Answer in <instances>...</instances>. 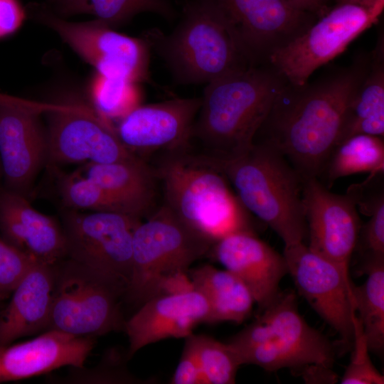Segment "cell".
Returning a JSON list of instances; mask_svg holds the SVG:
<instances>
[{
	"instance_id": "8d00e7d4",
	"label": "cell",
	"mask_w": 384,
	"mask_h": 384,
	"mask_svg": "<svg viewBox=\"0 0 384 384\" xmlns=\"http://www.w3.org/2000/svg\"><path fill=\"white\" fill-rule=\"evenodd\" d=\"M27 16L18 0H0V39L19 30Z\"/></svg>"
},
{
	"instance_id": "52a82bcc",
	"label": "cell",
	"mask_w": 384,
	"mask_h": 384,
	"mask_svg": "<svg viewBox=\"0 0 384 384\" xmlns=\"http://www.w3.org/2000/svg\"><path fill=\"white\" fill-rule=\"evenodd\" d=\"M213 245L164 205L134 230L132 276L124 299L141 306L159 295L168 277L188 272Z\"/></svg>"
},
{
	"instance_id": "ab89813d",
	"label": "cell",
	"mask_w": 384,
	"mask_h": 384,
	"mask_svg": "<svg viewBox=\"0 0 384 384\" xmlns=\"http://www.w3.org/2000/svg\"><path fill=\"white\" fill-rule=\"evenodd\" d=\"M335 1H336V4H338V3H340L346 0H335Z\"/></svg>"
},
{
	"instance_id": "30bf717a",
	"label": "cell",
	"mask_w": 384,
	"mask_h": 384,
	"mask_svg": "<svg viewBox=\"0 0 384 384\" xmlns=\"http://www.w3.org/2000/svg\"><path fill=\"white\" fill-rule=\"evenodd\" d=\"M27 15L58 34L96 73L141 84L149 80L150 46L144 38L129 36L95 19L70 22L45 3H32Z\"/></svg>"
},
{
	"instance_id": "7402d4cb",
	"label": "cell",
	"mask_w": 384,
	"mask_h": 384,
	"mask_svg": "<svg viewBox=\"0 0 384 384\" xmlns=\"http://www.w3.org/2000/svg\"><path fill=\"white\" fill-rule=\"evenodd\" d=\"M55 265L35 262L0 311V346L47 330L51 314Z\"/></svg>"
},
{
	"instance_id": "ffe728a7",
	"label": "cell",
	"mask_w": 384,
	"mask_h": 384,
	"mask_svg": "<svg viewBox=\"0 0 384 384\" xmlns=\"http://www.w3.org/2000/svg\"><path fill=\"white\" fill-rule=\"evenodd\" d=\"M95 337L47 330L24 342L0 346V383L49 373L63 366L82 367Z\"/></svg>"
},
{
	"instance_id": "7a4b0ae2",
	"label": "cell",
	"mask_w": 384,
	"mask_h": 384,
	"mask_svg": "<svg viewBox=\"0 0 384 384\" xmlns=\"http://www.w3.org/2000/svg\"><path fill=\"white\" fill-rule=\"evenodd\" d=\"M287 80L270 63L252 65L208 84L193 137L211 156L230 158L252 145L255 137Z\"/></svg>"
},
{
	"instance_id": "7c38bea8",
	"label": "cell",
	"mask_w": 384,
	"mask_h": 384,
	"mask_svg": "<svg viewBox=\"0 0 384 384\" xmlns=\"http://www.w3.org/2000/svg\"><path fill=\"white\" fill-rule=\"evenodd\" d=\"M47 161L56 164H110L131 158L114 127L92 107L75 99L46 105Z\"/></svg>"
},
{
	"instance_id": "9c48e42d",
	"label": "cell",
	"mask_w": 384,
	"mask_h": 384,
	"mask_svg": "<svg viewBox=\"0 0 384 384\" xmlns=\"http://www.w3.org/2000/svg\"><path fill=\"white\" fill-rule=\"evenodd\" d=\"M384 0H346L319 17L304 33L272 53L268 60L287 82L303 85L319 67L341 54L375 23Z\"/></svg>"
},
{
	"instance_id": "484cf974",
	"label": "cell",
	"mask_w": 384,
	"mask_h": 384,
	"mask_svg": "<svg viewBox=\"0 0 384 384\" xmlns=\"http://www.w3.org/2000/svg\"><path fill=\"white\" fill-rule=\"evenodd\" d=\"M45 4L63 18L89 14L114 29L144 12L156 14L168 21L176 16L169 0H48Z\"/></svg>"
},
{
	"instance_id": "1f68e13d",
	"label": "cell",
	"mask_w": 384,
	"mask_h": 384,
	"mask_svg": "<svg viewBox=\"0 0 384 384\" xmlns=\"http://www.w3.org/2000/svg\"><path fill=\"white\" fill-rule=\"evenodd\" d=\"M129 358L127 351L123 353L118 348L107 349L100 362L92 368L70 367L65 376L55 381L75 384H129L141 383L128 370L126 362Z\"/></svg>"
},
{
	"instance_id": "cb8c5ba5",
	"label": "cell",
	"mask_w": 384,
	"mask_h": 384,
	"mask_svg": "<svg viewBox=\"0 0 384 384\" xmlns=\"http://www.w3.org/2000/svg\"><path fill=\"white\" fill-rule=\"evenodd\" d=\"M359 134L384 136L383 32H380L364 76L350 100L337 144Z\"/></svg>"
},
{
	"instance_id": "e575fe53",
	"label": "cell",
	"mask_w": 384,
	"mask_h": 384,
	"mask_svg": "<svg viewBox=\"0 0 384 384\" xmlns=\"http://www.w3.org/2000/svg\"><path fill=\"white\" fill-rule=\"evenodd\" d=\"M357 245L363 262L384 260V205L375 209L368 221L361 225Z\"/></svg>"
},
{
	"instance_id": "5bb4252c",
	"label": "cell",
	"mask_w": 384,
	"mask_h": 384,
	"mask_svg": "<svg viewBox=\"0 0 384 384\" xmlns=\"http://www.w3.org/2000/svg\"><path fill=\"white\" fill-rule=\"evenodd\" d=\"M288 273L299 294L352 346L356 316L348 271L312 252L303 242L284 246Z\"/></svg>"
},
{
	"instance_id": "6da1fadb",
	"label": "cell",
	"mask_w": 384,
	"mask_h": 384,
	"mask_svg": "<svg viewBox=\"0 0 384 384\" xmlns=\"http://www.w3.org/2000/svg\"><path fill=\"white\" fill-rule=\"evenodd\" d=\"M369 54L329 70L311 82H287L253 143L282 154L303 178L319 177L337 144L347 107L364 76Z\"/></svg>"
},
{
	"instance_id": "4316f807",
	"label": "cell",
	"mask_w": 384,
	"mask_h": 384,
	"mask_svg": "<svg viewBox=\"0 0 384 384\" xmlns=\"http://www.w3.org/2000/svg\"><path fill=\"white\" fill-rule=\"evenodd\" d=\"M384 172L383 137L355 134L338 144L318 179L329 189L339 178L358 173Z\"/></svg>"
},
{
	"instance_id": "603a6c76",
	"label": "cell",
	"mask_w": 384,
	"mask_h": 384,
	"mask_svg": "<svg viewBox=\"0 0 384 384\" xmlns=\"http://www.w3.org/2000/svg\"><path fill=\"white\" fill-rule=\"evenodd\" d=\"M80 174L99 184L124 210L141 218L155 198V171L138 156L110 164H86Z\"/></svg>"
},
{
	"instance_id": "8992f818",
	"label": "cell",
	"mask_w": 384,
	"mask_h": 384,
	"mask_svg": "<svg viewBox=\"0 0 384 384\" xmlns=\"http://www.w3.org/2000/svg\"><path fill=\"white\" fill-rule=\"evenodd\" d=\"M260 312L228 341L242 365H255L267 371L311 365L332 367L335 348L301 316L294 292H279Z\"/></svg>"
},
{
	"instance_id": "f1b7e54d",
	"label": "cell",
	"mask_w": 384,
	"mask_h": 384,
	"mask_svg": "<svg viewBox=\"0 0 384 384\" xmlns=\"http://www.w3.org/2000/svg\"><path fill=\"white\" fill-rule=\"evenodd\" d=\"M139 85L95 72L88 86L92 107L111 124L112 120H119L142 104L143 93Z\"/></svg>"
},
{
	"instance_id": "60d3db41",
	"label": "cell",
	"mask_w": 384,
	"mask_h": 384,
	"mask_svg": "<svg viewBox=\"0 0 384 384\" xmlns=\"http://www.w3.org/2000/svg\"><path fill=\"white\" fill-rule=\"evenodd\" d=\"M1 163H0V175H1Z\"/></svg>"
},
{
	"instance_id": "9a60e30c",
	"label": "cell",
	"mask_w": 384,
	"mask_h": 384,
	"mask_svg": "<svg viewBox=\"0 0 384 384\" xmlns=\"http://www.w3.org/2000/svg\"><path fill=\"white\" fill-rule=\"evenodd\" d=\"M34 105L0 94V163L8 189L24 196L47 161V136Z\"/></svg>"
},
{
	"instance_id": "277c9868",
	"label": "cell",
	"mask_w": 384,
	"mask_h": 384,
	"mask_svg": "<svg viewBox=\"0 0 384 384\" xmlns=\"http://www.w3.org/2000/svg\"><path fill=\"white\" fill-rule=\"evenodd\" d=\"M206 157L225 175L244 208L270 226L284 246L303 242L307 232L303 178L282 154L254 143L233 157Z\"/></svg>"
},
{
	"instance_id": "d590c367",
	"label": "cell",
	"mask_w": 384,
	"mask_h": 384,
	"mask_svg": "<svg viewBox=\"0 0 384 384\" xmlns=\"http://www.w3.org/2000/svg\"><path fill=\"white\" fill-rule=\"evenodd\" d=\"M178 363L170 380L171 384H203L194 334L185 338Z\"/></svg>"
},
{
	"instance_id": "836d02e7",
	"label": "cell",
	"mask_w": 384,
	"mask_h": 384,
	"mask_svg": "<svg viewBox=\"0 0 384 384\" xmlns=\"http://www.w3.org/2000/svg\"><path fill=\"white\" fill-rule=\"evenodd\" d=\"M36 262L0 235V301L10 298L21 279Z\"/></svg>"
},
{
	"instance_id": "4fadbf2b",
	"label": "cell",
	"mask_w": 384,
	"mask_h": 384,
	"mask_svg": "<svg viewBox=\"0 0 384 384\" xmlns=\"http://www.w3.org/2000/svg\"><path fill=\"white\" fill-rule=\"evenodd\" d=\"M252 65L304 33L317 18L286 0H213Z\"/></svg>"
},
{
	"instance_id": "ac0fdd59",
	"label": "cell",
	"mask_w": 384,
	"mask_h": 384,
	"mask_svg": "<svg viewBox=\"0 0 384 384\" xmlns=\"http://www.w3.org/2000/svg\"><path fill=\"white\" fill-rule=\"evenodd\" d=\"M209 311L206 299L196 289L149 299L125 321L123 331L129 341L128 358L161 340L185 338L199 324H206Z\"/></svg>"
},
{
	"instance_id": "ba28073f",
	"label": "cell",
	"mask_w": 384,
	"mask_h": 384,
	"mask_svg": "<svg viewBox=\"0 0 384 384\" xmlns=\"http://www.w3.org/2000/svg\"><path fill=\"white\" fill-rule=\"evenodd\" d=\"M125 293L124 287L102 273L66 257L55 264L47 330L95 338L123 331L121 302Z\"/></svg>"
},
{
	"instance_id": "74e56055",
	"label": "cell",
	"mask_w": 384,
	"mask_h": 384,
	"mask_svg": "<svg viewBox=\"0 0 384 384\" xmlns=\"http://www.w3.org/2000/svg\"><path fill=\"white\" fill-rule=\"evenodd\" d=\"M296 8L321 17L325 14L331 7L329 6V0H286Z\"/></svg>"
},
{
	"instance_id": "f35d334b",
	"label": "cell",
	"mask_w": 384,
	"mask_h": 384,
	"mask_svg": "<svg viewBox=\"0 0 384 384\" xmlns=\"http://www.w3.org/2000/svg\"><path fill=\"white\" fill-rule=\"evenodd\" d=\"M5 305H6V303L4 302L0 301V311H1V309L4 308Z\"/></svg>"
},
{
	"instance_id": "3957f363",
	"label": "cell",
	"mask_w": 384,
	"mask_h": 384,
	"mask_svg": "<svg viewBox=\"0 0 384 384\" xmlns=\"http://www.w3.org/2000/svg\"><path fill=\"white\" fill-rule=\"evenodd\" d=\"M180 85L208 84L252 66L213 0H188L175 28L143 36Z\"/></svg>"
},
{
	"instance_id": "d6a6232c",
	"label": "cell",
	"mask_w": 384,
	"mask_h": 384,
	"mask_svg": "<svg viewBox=\"0 0 384 384\" xmlns=\"http://www.w3.org/2000/svg\"><path fill=\"white\" fill-rule=\"evenodd\" d=\"M353 351L341 384H383L384 376L370 360V349L357 315L354 319Z\"/></svg>"
},
{
	"instance_id": "f546056e",
	"label": "cell",
	"mask_w": 384,
	"mask_h": 384,
	"mask_svg": "<svg viewBox=\"0 0 384 384\" xmlns=\"http://www.w3.org/2000/svg\"><path fill=\"white\" fill-rule=\"evenodd\" d=\"M203 384H233L242 365L233 347L206 335L194 334Z\"/></svg>"
},
{
	"instance_id": "5b68a950",
	"label": "cell",
	"mask_w": 384,
	"mask_h": 384,
	"mask_svg": "<svg viewBox=\"0 0 384 384\" xmlns=\"http://www.w3.org/2000/svg\"><path fill=\"white\" fill-rule=\"evenodd\" d=\"M170 152L155 171L162 183L166 207L213 244L236 232L253 231L250 213L232 192L225 175L206 156Z\"/></svg>"
},
{
	"instance_id": "d6986e66",
	"label": "cell",
	"mask_w": 384,
	"mask_h": 384,
	"mask_svg": "<svg viewBox=\"0 0 384 384\" xmlns=\"http://www.w3.org/2000/svg\"><path fill=\"white\" fill-rule=\"evenodd\" d=\"M210 251L215 260L245 284L260 311L279 293V283L288 273L284 257L253 231L230 234Z\"/></svg>"
},
{
	"instance_id": "4dcf8cb0",
	"label": "cell",
	"mask_w": 384,
	"mask_h": 384,
	"mask_svg": "<svg viewBox=\"0 0 384 384\" xmlns=\"http://www.w3.org/2000/svg\"><path fill=\"white\" fill-rule=\"evenodd\" d=\"M58 191L67 209L127 214L99 184L80 172L62 175Z\"/></svg>"
},
{
	"instance_id": "44dd1931",
	"label": "cell",
	"mask_w": 384,
	"mask_h": 384,
	"mask_svg": "<svg viewBox=\"0 0 384 384\" xmlns=\"http://www.w3.org/2000/svg\"><path fill=\"white\" fill-rule=\"evenodd\" d=\"M0 231L9 243L38 262L55 265L67 257L62 225L34 208L26 196L0 192Z\"/></svg>"
},
{
	"instance_id": "d4e9b609",
	"label": "cell",
	"mask_w": 384,
	"mask_h": 384,
	"mask_svg": "<svg viewBox=\"0 0 384 384\" xmlns=\"http://www.w3.org/2000/svg\"><path fill=\"white\" fill-rule=\"evenodd\" d=\"M188 274L194 289L208 303L210 311L206 324L223 321L241 324L250 316L254 299L247 287L235 274L209 264L189 269Z\"/></svg>"
},
{
	"instance_id": "8fae6325",
	"label": "cell",
	"mask_w": 384,
	"mask_h": 384,
	"mask_svg": "<svg viewBox=\"0 0 384 384\" xmlns=\"http://www.w3.org/2000/svg\"><path fill=\"white\" fill-rule=\"evenodd\" d=\"M141 221L118 212L66 209L60 223L66 257L102 273L127 292L132 270L133 234Z\"/></svg>"
},
{
	"instance_id": "83f0119b",
	"label": "cell",
	"mask_w": 384,
	"mask_h": 384,
	"mask_svg": "<svg viewBox=\"0 0 384 384\" xmlns=\"http://www.w3.org/2000/svg\"><path fill=\"white\" fill-rule=\"evenodd\" d=\"M366 282L352 292L356 315L361 321L370 351L378 355L384 348V260L362 262Z\"/></svg>"
},
{
	"instance_id": "2e32d148",
	"label": "cell",
	"mask_w": 384,
	"mask_h": 384,
	"mask_svg": "<svg viewBox=\"0 0 384 384\" xmlns=\"http://www.w3.org/2000/svg\"><path fill=\"white\" fill-rule=\"evenodd\" d=\"M302 201L308 247L348 271L362 225L354 201L331 192L314 176L303 178Z\"/></svg>"
},
{
	"instance_id": "e0dca14e",
	"label": "cell",
	"mask_w": 384,
	"mask_h": 384,
	"mask_svg": "<svg viewBox=\"0 0 384 384\" xmlns=\"http://www.w3.org/2000/svg\"><path fill=\"white\" fill-rule=\"evenodd\" d=\"M201 97L140 105L119 120L115 132L130 152L181 150L193 137Z\"/></svg>"
}]
</instances>
